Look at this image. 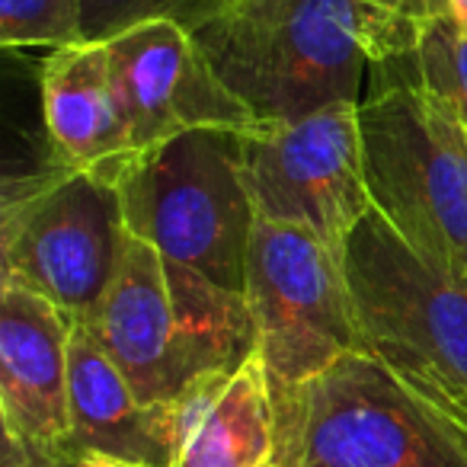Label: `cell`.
Masks as SVG:
<instances>
[{"mask_svg": "<svg viewBox=\"0 0 467 467\" xmlns=\"http://www.w3.org/2000/svg\"><path fill=\"white\" fill-rule=\"evenodd\" d=\"M448 14L458 23L461 33H467V0H448Z\"/></svg>", "mask_w": 467, "mask_h": 467, "instance_id": "cell-21", "label": "cell"}, {"mask_svg": "<svg viewBox=\"0 0 467 467\" xmlns=\"http://www.w3.org/2000/svg\"><path fill=\"white\" fill-rule=\"evenodd\" d=\"M4 48H67L84 39L80 0H0Z\"/></svg>", "mask_w": 467, "mask_h": 467, "instance_id": "cell-17", "label": "cell"}, {"mask_svg": "<svg viewBox=\"0 0 467 467\" xmlns=\"http://www.w3.org/2000/svg\"><path fill=\"white\" fill-rule=\"evenodd\" d=\"M39 93L52 161L116 180L135 148L106 42L55 48L42 61Z\"/></svg>", "mask_w": 467, "mask_h": 467, "instance_id": "cell-13", "label": "cell"}, {"mask_svg": "<svg viewBox=\"0 0 467 467\" xmlns=\"http://www.w3.org/2000/svg\"><path fill=\"white\" fill-rule=\"evenodd\" d=\"M244 295L273 390H292L365 352L352 317L343 254L305 227L256 218Z\"/></svg>", "mask_w": 467, "mask_h": 467, "instance_id": "cell-8", "label": "cell"}, {"mask_svg": "<svg viewBox=\"0 0 467 467\" xmlns=\"http://www.w3.org/2000/svg\"><path fill=\"white\" fill-rule=\"evenodd\" d=\"M410 61L416 84L467 119V33H461L448 10H435L422 20Z\"/></svg>", "mask_w": 467, "mask_h": 467, "instance_id": "cell-15", "label": "cell"}, {"mask_svg": "<svg viewBox=\"0 0 467 467\" xmlns=\"http://www.w3.org/2000/svg\"><path fill=\"white\" fill-rule=\"evenodd\" d=\"M71 320L20 282H0V413L7 448L67 454Z\"/></svg>", "mask_w": 467, "mask_h": 467, "instance_id": "cell-11", "label": "cell"}, {"mask_svg": "<svg viewBox=\"0 0 467 467\" xmlns=\"http://www.w3.org/2000/svg\"><path fill=\"white\" fill-rule=\"evenodd\" d=\"M173 467H263L275 458V400L260 356L180 397Z\"/></svg>", "mask_w": 467, "mask_h": 467, "instance_id": "cell-14", "label": "cell"}, {"mask_svg": "<svg viewBox=\"0 0 467 467\" xmlns=\"http://www.w3.org/2000/svg\"><path fill=\"white\" fill-rule=\"evenodd\" d=\"M80 4H84L87 42H106L125 29L154 20L180 23L189 33H199L231 7V0H80Z\"/></svg>", "mask_w": 467, "mask_h": 467, "instance_id": "cell-16", "label": "cell"}, {"mask_svg": "<svg viewBox=\"0 0 467 467\" xmlns=\"http://www.w3.org/2000/svg\"><path fill=\"white\" fill-rule=\"evenodd\" d=\"M371 208L403 241L467 282V119L416 80L358 103Z\"/></svg>", "mask_w": 467, "mask_h": 467, "instance_id": "cell-3", "label": "cell"}, {"mask_svg": "<svg viewBox=\"0 0 467 467\" xmlns=\"http://www.w3.org/2000/svg\"><path fill=\"white\" fill-rule=\"evenodd\" d=\"M448 0H237L202 42L256 119H301L362 103L365 74L410 61L429 14Z\"/></svg>", "mask_w": 467, "mask_h": 467, "instance_id": "cell-1", "label": "cell"}, {"mask_svg": "<svg viewBox=\"0 0 467 467\" xmlns=\"http://www.w3.org/2000/svg\"><path fill=\"white\" fill-rule=\"evenodd\" d=\"M112 182L131 237L244 292L256 208L241 170V131H182L131 154Z\"/></svg>", "mask_w": 467, "mask_h": 467, "instance_id": "cell-4", "label": "cell"}, {"mask_svg": "<svg viewBox=\"0 0 467 467\" xmlns=\"http://www.w3.org/2000/svg\"><path fill=\"white\" fill-rule=\"evenodd\" d=\"M343 273L365 352L407 388L467 397V282L416 254L375 208L346 237Z\"/></svg>", "mask_w": 467, "mask_h": 467, "instance_id": "cell-5", "label": "cell"}, {"mask_svg": "<svg viewBox=\"0 0 467 467\" xmlns=\"http://www.w3.org/2000/svg\"><path fill=\"white\" fill-rule=\"evenodd\" d=\"M273 400L282 467H467L445 426L368 352L273 390Z\"/></svg>", "mask_w": 467, "mask_h": 467, "instance_id": "cell-6", "label": "cell"}, {"mask_svg": "<svg viewBox=\"0 0 467 467\" xmlns=\"http://www.w3.org/2000/svg\"><path fill=\"white\" fill-rule=\"evenodd\" d=\"M241 170L256 218L305 227L339 254L371 212L358 103L301 119H263L241 131Z\"/></svg>", "mask_w": 467, "mask_h": 467, "instance_id": "cell-9", "label": "cell"}, {"mask_svg": "<svg viewBox=\"0 0 467 467\" xmlns=\"http://www.w3.org/2000/svg\"><path fill=\"white\" fill-rule=\"evenodd\" d=\"M84 327L129 378L141 403H173L256 358L247 295L167 260L125 234L119 266Z\"/></svg>", "mask_w": 467, "mask_h": 467, "instance_id": "cell-2", "label": "cell"}, {"mask_svg": "<svg viewBox=\"0 0 467 467\" xmlns=\"http://www.w3.org/2000/svg\"><path fill=\"white\" fill-rule=\"evenodd\" d=\"M231 4H237V0H231Z\"/></svg>", "mask_w": 467, "mask_h": 467, "instance_id": "cell-23", "label": "cell"}, {"mask_svg": "<svg viewBox=\"0 0 467 467\" xmlns=\"http://www.w3.org/2000/svg\"><path fill=\"white\" fill-rule=\"evenodd\" d=\"M180 400L141 403L129 378L84 324L71 327V441L78 464L103 454L141 467H173L180 451Z\"/></svg>", "mask_w": 467, "mask_h": 467, "instance_id": "cell-12", "label": "cell"}, {"mask_svg": "<svg viewBox=\"0 0 467 467\" xmlns=\"http://www.w3.org/2000/svg\"><path fill=\"white\" fill-rule=\"evenodd\" d=\"M410 390H413L416 400L445 426V432L458 441L461 451L467 454V397H448L429 388H410Z\"/></svg>", "mask_w": 467, "mask_h": 467, "instance_id": "cell-18", "label": "cell"}, {"mask_svg": "<svg viewBox=\"0 0 467 467\" xmlns=\"http://www.w3.org/2000/svg\"><path fill=\"white\" fill-rule=\"evenodd\" d=\"M4 467H78L67 458L58 454H39V451H20V448H7V461Z\"/></svg>", "mask_w": 467, "mask_h": 467, "instance_id": "cell-19", "label": "cell"}, {"mask_svg": "<svg viewBox=\"0 0 467 467\" xmlns=\"http://www.w3.org/2000/svg\"><path fill=\"white\" fill-rule=\"evenodd\" d=\"M263 467H282V464H279V461L273 458V461H266V464H263Z\"/></svg>", "mask_w": 467, "mask_h": 467, "instance_id": "cell-22", "label": "cell"}, {"mask_svg": "<svg viewBox=\"0 0 467 467\" xmlns=\"http://www.w3.org/2000/svg\"><path fill=\"white\" fill-rule=\"evenodd\" d=\"M125 234L116 182L52 161L4 189V282H20L84 324L109 288Z\"/></svg>", "mask_w": 467, "mask_h": 467, "instance_id": "cell-7", "label": "cell"}, {"mask_svg": "<svg viewBox=\"0 0 467 467\" xmlns=\"http://www.w3.org/2000/svg\"><path fill=\"white\" fill-rule=\"evenodd\" d=\"M78 467H141V464H129V461L119 458H103V454H87L78 461Z\"/></svg>", "mask_w": 467, "mask_h": 467, "instance_id": "cell-20", "label": "cell"}, {"mask_svg": "<svg viewBox=\"0 0 467 467\" xmlns=\"http://www.w3.org/2000/svg\"><path fill=\"white\" fill-rule=\"evenodd\" d=\"M131 148L148 150L182 131H250L260 125L214 71L195 33L154 20L106 39Z\"/></svg>", "mask_w": 467, "mask_h": 467, "instance_id": "cell-10", "label": "cell"}]
</instances>
